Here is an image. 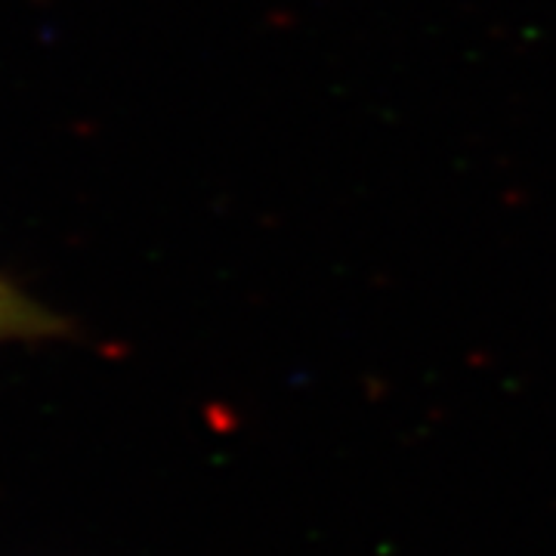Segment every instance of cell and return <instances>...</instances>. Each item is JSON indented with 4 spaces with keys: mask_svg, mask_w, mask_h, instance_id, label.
Segmentation results:
<instances>
[{
    "mask_svg": "<svg viewBox=\"0 0 556 556\" xmlns=\"http://www.w3.org/2000/svg\"><path fill=\"white\" fill-rule=\"evenodd\" d=\"M62 321L38 300H31L13 281L0 278V343L7 340H40L60 334Z\"/></svg>",
    "mask_w": 556,
    "mask_h": 556,
    "instance_id": "cell-1",
    "label": "cell"
}]
</instances>
